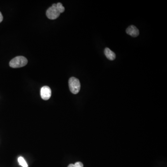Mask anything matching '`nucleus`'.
<instances>
[{"label": "nucleus", "instance_id": "f257e3e1", "mask_svg": "<svg viewBox=\"0 0 167 167\" xmlns=\"http://www.w3.org/2000/svg\"><path fill=\"white\" fill-rule=\"evenodd\" d=\"M27 60L23 56L15 57L9 62V66L14 68L22 67L26 66L27 63Z\"/></svg>", "mask_w": 167, "mask_h": 167}, {"label": "nucleus", "instance_id": "f03ea898", "mask_svg": "<svg viewBox=\"0 0 167 167\" xmlns=\"http://www.w3.org/2000/svg\"><path fill=\"white\" fill-rule=\"evenodd\" d=\"M68 83L69 89L71 93L74 94L78 93L80 91L81 87L79 80L75 77H71L69 79Z\"/></svg>", "mask_w": 167, "mask_h": 167}, {"label": "nucleus", "instance_id": "7ed1b4c3", "mask_svg": "<svg viewBox=\"0 0 167 167\" xmlns=\"http://www.w3.org/2000/svg\"><path fill=\"white\" fill-rule=\"evenodd\" d=\"M60 13L56 8V4H53L52 7L47 10L46 15L49 19L51 20L56 19L60 16Z\"/></svg>", "mask_w": 167, "mask_h": 167}, {"label": "nucleus", "instance_id": "20e7f679", "mask_svg": "<svg viewBox=\"0 0 167 167\" xmlns=\"http://www.w3.org/2000/svg\"><path fill=\"white\" fill-rule=\"evenodd\" d=\"M52 94V92L50 87L48 86H44L41 88V97L45 100H48L50 98Z\"/></svg>", "mask_w": 167, "mask_h": 167}, {"label": "nucleus", "instance_id": "39448f33", "mask_svg": "<svg viewBox=\"0 0 167 167\" xmlns=\"http://www.w3.org/2000/svg\"><path fill=\"white\" fill-rule=\"evenodd\" d=\"M127 34L132 37H135L139 35V31L137 27L133 25H131L127 28L126 30Z\"/></svg>", "mask_w": 167, "mask_h": 167}, {"label": "nucleus", "instance_id": "423d86ee", "mask_svg": "<svg viewBox=\"0 0 167 167\" xmlns=\"http://www.w3.org/2000/svg\"><path fill=\"white\" fill-rule=\"evenodd\" d=\"M105 54L106 58L110 60H113L116 58V54L113 51L110 50L109 48H105L104 51Z\"/></svg>", "mask_w": 167, "mask_h": 167}, {"label": "nucleus", "instance_id": "0eeeda50", "mask_svg": "<svg viewBox=\"0 0 167 167\" xmlns=\"http://www.w3.org/2000/svg\"><path fill=\"white\" fill-rule=\"evenodd\" d=\"M18 162L20 165H21L22 167H28L27 163H26L25 159L22 156L19 157L18 159Z\"/></svg>", "mask_w": 167, "mask_h": 167}, {"label": "nucleus", "instance_id": "6e6552de", "mask_svg": "<svg viewBox=\"0 0 167 167\" xmlns=\"http://www.w3.org/2000/svg\"><path fill=\"white\" fill-rule=\"evenodd\" d=\"M56 8L58 11L60 13V14L65 11V8L60 2H58V4H56Z\"/></svg>", "mask_w": 167, "mask_h": 167}, {"label": "nucleus", "instance_id": "1a4fd4ad", "mask_svg": "<svg viewBox=\"0 0 167 167\" xmlns=\"http://www.w3.org/2000/svg\"><path fill=\"white\" fill-rule=\"evenodd\" d=\"M68 167H84L83 164L81 162H77L75 164H70Z\"/></svg>", "mask_w": 167, "mask_h": 167}, {"label": "nucleus", "instance_id": "9d476101", "mask_svg": "<svg viewBox=\"0 0 167 167\" xmlns=\"http://www.w3.org/2000/svg\"><path fill=\"white\" fill-rule=\"evenodd\" d=\"M3 16H2V14H1V12H0V23L2 22V20H3Z\"/></svg>", "mask_w": 167, "mask_h": 167}]
</instances>
